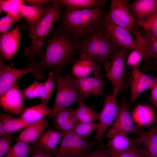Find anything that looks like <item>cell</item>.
I'll list each match as a JSON object with an SVG mask.
<instances>
[{
    "instance_id": "8",
    "label": "cell",
    "mask_w": 157,
    "mask_h": 157,
    "mask_svg": "<svg viewBox=\"0 0 157 157\" xmlns=\"http://www.w3.org/2000/svg\"><path fill=\"white\" fill-rule=\"evenodd\" d=\"M120 90L117 87L113 90L112 94L104 96V105L99 113L98 126L94 137L98 142L101 141L106 130L112 125L118 115L120 106L117 97Z\"/></svg>"
},
{
    "instance_id": "19",
    "label": "cell",
    "mask_w": 157,
    "mask_h": 157,
    "mask_svg": "<svg viewBox=\"0 0 157 157\" xmlns=\"http://www.w3.org/2000/svg\"><path fill=\"white\" fill-rule=\"evenodd\" d=\"M101 72V66L88 56L83 54L73 64L72 74L76 78L87 77L92 72Z\"/></svg>"
},
{
    "instance_id": "20",
    "label": "cell",
    "mask_w": 157,
    "mask_h": 157,
    "mask_svg": "<svg viewBox=\"0 0 157 157\" xmlns=\"http://www.w3.org/2000/svg\"><path fill=\"white\" fill-rule=\"evenodd\" d=\"M129 7L137 24L157 10V0H136Z\"/></svg>"
},
{
    "instance_id": "2",
    "label": "cell",
    "mask_w": 157,
    "mask_h": 157,
    "mask_svg": "<svg viewBox=\"0 0 157 157\" xmlns=\"http://www.w3.org/2000/svg\"><path fill=\"white\" fill-rule=\"evenodd\" d=\"M108 13L103 7L81 10L66 8L63 13L62 28L82 40L103 27Z\"/></svg>"
},
{
    "instance_id": "42",
    "label": "cell",
    "mask_w": 157,
    "mask_h": 157,
    "mask_svg": "<svg viewBox=\"0 0 157 157\" xmlns=\"http://www.w3.org/2000/svg\"><path fill=\"white\" fill-rule=\"evenodd\" d=\"M34 147L33 151L29 157H54L51 153L45 151L38 147L34 146Z\"/></svg>"
},
{
    "instance_id": "6",
    "label": "cell",
    "mask_w": 157,
    "mask_h": 157,
    "mask_svg": "<svg viewBox=\"0 0 157 157\" xmlns=\"http://www.w3.org/2000/svg\"><path fill=\"white\" fill-rule=\"evenodd\" d=\"M57 83V91L52 113L49 118L55 117L62 110L69 107L78 98L76 78L72 74L63 76L61 73L53 71Z\"/></svg>"
},
{
    "instance_id": "39",
    "label": "cell",
    "mask_w": 157,
    "mask_h": 157,
    "mask_svg": "<svg viewBox=\"0 0 157 157\" xmlns=\"http://www.w3.org/2000/svg\"><path fill=\"white\" fill-rule=\"evenodd\" d=\"M143 34L147 39L153 53L155 56V61H157V38L143 31Z\"/></svg>"
},
{
    "instance_id": "34",
    "label": "cell",
    "mask_w": 157,
    "mask_h": 157,
    "mask_svg": "<svg viewBox=\"0 0 157 157\" xmlns=\"http://www.w3.org/2000/svg\"><path fill=\"white\" fill-rule=\"evenodd\" d=\"M42 83L36 81L20 90L23 99H28L39 97V92Z\"/></svg>"
},
{
    "instance_id": "13",
    "label": "cell",
    "mask_w": 157,
    "mask_h": 157,
    "mask_svg": "<svg viewBox=\"0 0 157 157\" xmlns=\"http://www.w3.org/2000/svg\"><path fill=\"white\" fill-rule=\"evenodd\" d=\"M129 49L121 48L110 61V65L105 70L106 76L110 81L113 90L121 89L124 81V60Z\"/></svg>"
},
{
    "instance_id": "43",
    "label": "cell",
    "mask_w": 157,
    "mask_h": 157,
    "mask_svg": "<svg viewBox=\"0 0 157 157\" xmlns=\"http://www.w3.org/2000/svg\"><path fill=\"white\" fill-rule=\"evenodd\" d=\"M50 96L48 93L43 83H42L39 92V98L42 103L46 105L47 104Z\"/></svg>"
},
{
    "instance_id": "16",
    "label": "cell",
    "mask_w": 157,
    "mask_h": 157,
    "mask_svg": "<svg viewBox=\"0 0 157 157\" xmlns=\"http://www.w3.org/2000/svg\"><path fill=\"white\" fill-rule=\"evenodd\" d=\"M154 78L143 73L139 67L132 68L130 86L131 92L130 104L136 100L143 92L150 89L152 86Z\"/></svg>"
},
{
    "instance_id": "17",
    "label": "cell",
    "mask_w": 157,
    "mask_h": 157,
    "mask_svg": "<svg viewBox=\"0 0 157 157\" xmlns=\"http://www.w3.org/2000/svg\"><path fill=\"white\" fill-rule=\"evenodd\" d=\"M137 147L144 157H157V124L151 126L135 139Z\"/></svg>"
},
{
    "instance_id": "5",
    "label": "cell",
    "mask_w": 157,
    "mask_h": 157,
    "mask_svg": "<svg viewBox=\"0 0 157 157\" xmlns=\"http://www.w3.org/2000/svg\"><path fill=\"white\" fill-rule=\"evenodd\" d=\"M104 32L108 38L116 47L135 50L142 54L144 60L145 69L149 68L152 56L131 36L126 28L118 26L106 17L103 26Z\"/></svg>"
},
{
    "instance_id": "30",
    "label": "cell",
    "mask_w": 157,
    "mask_h": 157,
    "mask_svg": "<svg viewBox=\"0 0 157 157\" xmlns=\"http://www.w3.org/2000/svg\"><path fill=\"white\" fill-rule=\"evenodd\" d=\"M34 146L31 143L17 142L10 147L3 157H29L34 149Z\"/></svg>"
},
{
    "instance_id": "28",
    "label": "cell",
    "mask_w": 157,
    "mask_h": 157,
    "mask_svg": "<svg viewBox=\"0 0 157 157\" xmlns=\"http://www.w3.org/2000/svg\"><path fill=\"white\" fill-rule=\"evenodd\" d=\"M78 106L74 110L75 116L79 122H91L99 119V113L89 108L78 99Z\"/></svg>"
},
{
    "instance_id": "24",
    "label": "cell",
    "mask_w": 157,
    "mask_h": 157,
    "mask_svg": "<svg viewBox=\"0 0 157 157\" xmlns=\"http://www.w3.org/2000/svg\"><path fill=\"white\" fill-rule=\"evenodd\" d=\"M131 115L134 121L142 126L153 125L155 119L154 110L150 107L145 105L137 106Z\"/></svg>"
},
{
    "instance_id": "47",
    "label": "cell",
    "mask_w": 157,
    "mask_h": 157,
    "mask_svg": "<svg viewBox=\"0 0 157 157\" xmlns=\"http://www.w3.org/2000/svg\"><path fill=\"white\" fill-rule=\"evenodd\" d=\"M156 123H157L156 124H157V119H156Z\"/></svg>"
},
{
    "instance_id": "18",
    "label": "cell",
    "mask_w": 157,
    "mask_h": 157,
    "mask_svg": "<svg viewBox=\"0 0 157 157\" xmlns=\"http://www.w3.org/2000/svg\"><path fill=\"white\" fill-rule=\"evenodd\" d=\"M49 127L47 119L44 117L40 121L24 128L18 136L17 142L34 144Z\"/></svg>"
},
{
    "instance_id": "41",
    "label": "cell",
    "mask_w": 157,
    "mask_h": 157,
    "mask_svg": "<svg viewBox=\"0 0 157 157\" xmlns=\"http://www.w3.org/2000/svg\"><path fill=\"white\" fill-rule=\"evenodd\" d=\"M150 90L151 101L154 107L157 108V76L154 78L153 85Z\"/></svg>"
},
{
    "instance_id": "7",
    "label": "cell",
    "mask_w": 157,
    "mask_h": 157,
    "mask_svg": "<svg viewBox=\"0 0 157 157\" xmlns=\"http://www.w3.org/2000/svg\"><path fill=\"white\" fill-rule=\"evenodd\" d=\"M96 144L94 141L69 132L64 135L59 146L51 153L54 157H84L91 151Z\"/></svg>"
},
{
    "instance_id": "44",
    "label": "cell",
    "mask_w": 157,
    "mask_h": 157,
    "mask_svg": "<svg viewBox=\"0 0 157 157\" xmlns=\"http://www.w3.org/2000/svg\"><path fill=\"white\" fill-rule=\"evenodd\" d=\"M102 149L98 148L91 151L84 157H110L102 151Z\"/></svg>"
},
{
    "instance_id": "4",
    "label": "cell",
    "mask_w": 157,
    "mask_h": 157,
    "mask_svg": "<svg viewBox=\"0 0 157 157\" xmlns=\"http://www.w3.org/2000/svg\"><path fill=\"white\" fill-rule=\"evenodd\" d=\"M119 51L105 34L103 27L80 41L75 55H86L96 63H100L106 70L111 59Z\"/></svg>"
},
{
    "instance_id": "14",
    "label": "cell",
    "mask_w": 157,
    "mask_h": 157,
    "mask_svg": "<svg viewBox=\"0 0 157 157\" xmlns=\"http://www.w3.org/2000/svg\"><path fill=\"white\" fill-rule=\"evenodd\" d=\"M1 107L12 115L20 116L25 108L17 83L0 96Z\"/></svg>"
},
{
    "instance_id": "38",
    "label": "cell",
    "mask_w": 157,
    "mask_h": 157,
    "mask_svg": "<svg viewBox=\"0 0 157 157\" xmlns=\"http://www.w3.org/2000/svg\"><path fill=\"white\" fill-rule=\"evenodd\" d=\"M17 22L11 16L7 15L0 19V32L4 33L8 32L12 26Z\"/></svg>"
},
{
    "instance_id": "11",
    "label": "cell",
    "mask_w": 157,
    "mask_h": 157,
    "mask_svg": "<svg viewBox=\"0 0 157 157\" xmlns=\"http://www.w3.org/2000/svg\"><path fill=\"white\" fill-rule=\"evenodd\" d=\"M129 0H112L106 17L116 25L123 27L131 33L136 23Z\"/></svg>"
},
{
    "instance_id": "23",
    "label": "cell",
    "mask_w": 157,
    "mask_h": 157,
    "mask_svg": "<svg viewBox=\"0 0 157 157\" xmlns=\"http://www.w3.org/2000/svg\"><path fill=\"white\" fill-rule=\"evenodd\" d=\"M52 111V109L49 108L46 104L42 103L25 109L19 117L25 123L30 125L40 121L46 115H50Z\"/></svg>"
},
{
    "instance_id": "27",
    "label": "cell",
    "mask_w": 157,
    "mask_h": 157,
    "mask_svg": "<svg viewBox=\"0 0 157 157\" xmlns=\"http://www.w3.org/2000/svg\"><path fill=\"white\" fill-rule=\"evenodd\" d=\"M62 6L72 10H81L103 7L107 1L105 0H60Z\"/></svg>"
},
{
    "instance_id": "1",
    "label": "cell",
    "mask_w": 157,
    "mask_h": 157,
    "mask_svg": "<svg viewBox=\"0 0 157 157\" xmlns=\"http://www.w3.org/2000/svg\"><path fill=\"white\" fill-rule=\"evenodd\" d=\"M80 40L61 28L56 30L47 41V49L38 63L41 69H51L61 72L68 64H73Z\"/></svg>"
},
{
    "instance_id": "12",
    "label": "cell",
    "mask_w": 157,
    "mask_h": 157,
    "mask_svg": "<svg viewBox=\"0 0 157 157\" xmlns=\"http://www.w3.org/2000/svg\"><path fill=\"white\" fill-rule=\"evenodd\" d=\"M92 77L76 78V83L78 91V99L83 101L93 95L104 96V83L101 72L94 73Z\"/></svg>"
},
{
    "instance_id": "35",
    "label": "cell",
    "mask_w": 157,
    "mask_h": 157,
    "mask_svg": "<svg viewBox=\"0 0 157 157\" xmlns=\"http://www.w3.org/2000/svg\"><path fill=\"white\" fill-rule=\"evenodd\" d=\"M102 150L103 152L110 157H144L139 151L137 147L132 149L120 153L113 152L108 148Z\"/></svg>"
},
{
    "instance_id": "29",
    "label": "cell",
    "mask_w": 157,
    "mask_h": 157,
    "mask_svg": "<svg viewBox=\"0 0 157 157\" xmlns=\"http://www.w3.org/2000/svg\"><path fill=\"white\" fill-rule=\"evenodd\" d=\"M0 123L2 124L6 133L10 134L18 131L29 125L19 117L15 118L5 113L1 114Z\"/></svg>"
},
{
    "instance_id": "21",
    "label": "cell",
    "mask_w": 157,
    "mask_h": 157,
    "mask_svg": "<svg viewBox=\"0 0 157 157\" xmlns=\"http://www.w3.org/2000/svg\"><path fill=\"white\" fill-rule=\"evenodd\" d=\"M54 125L57 131L63 133V136L70 131L79 122L74 114V110L67 108L60 111L55 117Z\"/></svg>"
},
{
    "instance_id": "45",
    "label": "cell",
    "mask_w": 157,
    "mask_h": 157,
    "mask_svg": "<svg viewBox=\"0 0 157 157\" xmlns=\"http://www.w3.org/2000/svg\"><path fill=\"white\" fill-rule=\"evenodd\" d=\"M53 0H23V4L35 5L43 4V3H49L52 2Z\"/></svg>"
},
{
    "instance_id": "40",
    "label": "cell",
    "mask_w": 157,
    "mask_h": 157,
    "mask_svg": "<svg viewBox=\"0 0 157 157\" xmlns=\"http://www.w3.org/2000/svg\"><path fill=\"white\" fill-rule=\"evenodd\" d=\"M54 77L53 72H50L48 74L47 80L43 83L48 93L50 96L52 93L54 87Z\"/></svg>"
},
{
    "instance_id": "31",
    "label": "cell",
    "mask_w": 157,
    "mask_h": 157,
    "mask_svg": "<svg viewBox=\"0 0 157 157\" xmlns=\"http://www.w3.org/2000/svg\"><path fill=\"white\" fill-rule=\"evenodd\" d=\"M23 4V0H0V8L7 15H9L17 22L22 17L19 10V7Z\"/></svg>"
},
{
    "instance_id": "22",
    "label": "cell",
    "mask_w": 157,
    "mask_h": 157,
    "mask_svg": "<svg viewBox=\"0 0 157 157\" xmlns=\"http://www.w3.org/2000/svg\"><path fill=\"white\" fill-rule=\"evenodd\" d=\"M63 136L62 133L49 129L43 133L33 145L51 153L57 148L61 138Z\"/></svg>"
},
{
    "instance_id": "10",
    "label": "cell",
    "mask_w": 157,
    "mask_h": 157,
    "mask_svg": "<svg viewBox=\"0 0 157 157\" xmlns=\"http://www.w3.org/2000/svg\"><path fill=\"white\" fill-rule=\"evenodd\" d=\"M130 104L123 99L118 115L111 128L105 134L106 137L111 139L119 134H125L131 132L139 135L144 132L138 126L135 125L129 106Z\"/></svg>"
},
{
    "instance_id": "37",
    "label": "cell",
    "mask_w": 157,
    "mask_h": 157,
    "mask_svg": "<svg viewBox=\"0 0 157 157\" xmlns=\"http://www.w3.org/2000/svg\"><path fill=\"white\" fill-rule=\"evenodd\" d=\"M13 138L11 134H6L0 138V157H3L8 152Z\"/></svg>"
},
{
    "instance_id": "36",
    "label": "cell",
    "mask_w": 157,
    "mask_h": 157,
    "mask_svg": "<svg viewBox=\"0 0 157 157\" xmlns=\"http://www.w3.org/2000/svg\"><path fill=\"white\" fill-rule=\"evenodd\" d=\"M143 58L142 55L139 51L133 50L128 55L125 64L132 68L139 66Z\"/></svg>"
},
{
    "instance_id": "33",
    "label": "cell",
    "mask_w": 157,
    "mask_h": 157,
    "mask_svg": "<svg viewBox=\"0 0 157 157\" xmlns=\"http://www.w3.org/2000/svg\"><path fill=\"white\" fill-rule=\"evenodd\" d=\"M98 126V123L78 122L72 130L69 132L73 133L80 136L86 138L91 132L97 129Z\"/></svg>"
},
{
    "instance_id": "15",
    "label": "cell",
    "mask_w": 157,
    "mask_h": 157,
    "mask_svg": "<svg viewBox=\"0 0 157 157\" xmlns=\"http://www.w3.org/2000/svg\"><path fill=\"white\" fill-rule=\"evenodd\" d=\"M21 33L19 26L0 36V52L2 57L11 61L19 45Z\"/></svg>"
},
{
    "instance_id": "3",
    "label": "cell",
    "mask_w": 157,
    "mask_h": 157,
    "mask_svg": "<svg viewBox=\"0 0 157 157\" xmlns=\"http://www.w3.org/2000/svg\"><path fill=\"white\" fill-rule=\"evenodd\" d=\"M63 6L60 0H53L47 4L42 17L35 24L29 25V36L31 44L24 50L25 55L30 57H43L44 42L53 26L59 19Z\"/></svg>"
},
{
    "instance_id": "25",
    "label": "cell",
    "mask_w": 157,
    "mask_h": 157,
    "mask_svg": "<svg viewBox=\"0 0 157 157\" xmlns=\"http://www.w3.org/2000/svg\"><path fill=\"white\" fill-rule=\"evenodd\" d=\"M107 146L111 151L117 153L126 151L136 147L135 139L131 140L126 135H117L108 141Z\"/></svg>"
},
{
    "instance_id": "32",
    "label": "cell",
    "mask_w": 157,
    "mask_h": 157,
    "mask_svg": "<svg viewBox=\"0 0 157 157\" xmlns=\"http://www.w3.org/2000/svg\"><path fill=\"white\" fill-rule=\"evenodd\" d=\"M137 25L138 27H142L144 31L157 38V10L146 20L138 23Z\"/></svg>"
},
{
    "instance_id": "46",
    "label": "cell",
    "mask_w": 157,
    "mask_h": 157,
    "mask_svg": "<svg viewBox=\"0 0 157 157\" xmlns=\"http://www.w3.org/2000/svg\"><path fill=\"white\" fill-rule=\"evenodd\" d=\"M6 134L2 124L0 123V138Z\"/></svg>"
},
{
    "instance_id": "26",
    "label": "cell",
    "mask_w": 157,
    "mask_h": 157,
    "mask_svg": "<svg viewBox=\"0 0 157 157\" xmlns=\"http://www.w3.org/2000/svg\"><path fill=\"white\" fill-rule=\"evenodd\" d=\"M46 9L43 4L29 5L22 4L19 7L22 17L25 18L29 25L37 22L42 17Z\"/></svg>"
},
{
    "instance_id": "9",
    "label": "cell",
    "mask_w": 157,
    "mask_h": 157,
    "mask_svg": "<svg viewBox=\"0 0 157 157\" xmlns=\"http://www.w3.org/2000/svg\"><path fill=\"white\" fill-rule=\"evenodd\" d=\"M38 65L33 61L28 67L18 69L5 65L1 61L0 63V96L2 95L24 75L32 73L37 78H42L44 74Z\"/></svg>"
}]
</instances>
